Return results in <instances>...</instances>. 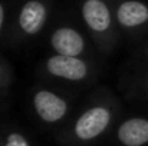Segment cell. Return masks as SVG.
Masks as SVG:
<instances>
[{
    "instance_id": "obj_7",
    "label": "cell",
    "mask_w": 148,
    "mask_h": 146,
    "mask_svg": "<svg viewBox=\"0 0 148 146\" xmlns=\"http://www.w3.org/2000/svg\"><path fill=\"white\" fill-rule=\"evenodd\" d=\"M46 17V6L39 0H30L20 10L19 27L25 36H36L43 29Z\"/></svg>"
},
{
    "instance_id": "obj_2",
    "label": "cell",
    "mask_w": 148,
    "mask_h": 146,
    "mask_svg": "<svg viewBox=\"0 0 148 146\" xmlns=\"http://www.w3.org/2000/svg\"><path fill=\"white\" fill-rule=\"evenodd\" d=\"M97 66L85 57L52 54L42 65V73L56 82L84 85L95 77Z\"/></svg>"
},
{
    "instance_id": "obj_1",
    "label": "cell",
    "mask_w": 148,
    "mask_h": 146,
    "mask_svg": "<svg viewBox=\"0 0 148 146\" xmlns=\"http://www.w3.org/2000/svg\"><path fill=\"white\" fill-rule=\"evenodd\" d=\"M119 112V103L111 92L94 96L86 106L60 132L63 145L88 146L95 143L114 126Z\"/></svg>"
},
{
    "instance_id": "obj_8",
    "label": "cell",
    "mask_w": 148,
    "mask_h": 146,
    "mask_svg": "<svg viewBox=\"0 0 148 146\" xmlns=\"http://www.w3.org/2000/svg\"><path fill=\"white\" fill-rule=\"evenodd\" d=\"M116 22L124 29H135L141 27L148 22V6L137 1V0H128L119 4L115 13Z\"/></svg>"
},
{
    "instance_id": "obj_4",
    "label": "cell",
    "mask_w": 148,
    "mask_h": 146,
    "mask_svg": "<svg viewBox=\"0 0 148 146\" xmlns=\"http://www.w3.org/2000/svg\"><path fill=\"white\" fill-rule=\"evenodd\" d=\"M82 17L86 27L102 42V50H111L109 32L112 29V16L102 0H86L82 6Z\"/></svg>"
},
{
    "instance_id": "obj_6",
    "label": "cell",
    "mask_w": 148,
    "mask_h": 146,
    "mask_svg": "<svg viewBox=\"0 0 148 146\" xmlns=\"http://www.w3.org/2000/svg\"><path fill=\"white\" fill-rule=\"evenodd\" d=\"M50 48L55 54L82 57L86 52V42L78 30L72 27H59L50 36Z\"/></svg>"
},
{
    "instance_id": "obj_5",
    "label": "cell",
    "mask_w": 148,
    "mask_h": 146,
    "mask_svg": "<svg viewBox=\"0 0 148 146\" xmlns=\"http://www.w3.org/2000/svg\"><path fill=\"white\" fill-rule=\"evenodd\" d=\"M114 138L119 146H147L148 145V117L131 116L121 120Z\"/></svg>"
},
{
    "instance_id": "obj_3",
    "label": "cell",
    "mask_w": 148,
    "mask_h": 146,
    "mask_svg": "<svg viewBox=\"0 0 148 146\" xmlns=\"http://www.w3.org/2000/svg\"><path fill=\"white\" fill-rule=\"evenodd\" d=\"M32 107L36 117L45 125L62 123L71 115L69 100L48 88L35 89L32 95Z\"/></svg>"
},
{
    "instance_id": "obj_10",
    "label": "cell",
    "mask_w": 148,
    "mask_h": 146,
    "mask_svg": "<svg viewBox=\"0 0 148 146\" xmlns=\"http://www.w3.org/2000/svg\"><path fill=\"white\" fill-rule=\"evenodd\" d=\"M12 82V76H10V69L6 65V62H3L0 59V88H7Z\"/></svg>"
},
{
    "instance_id": "obj_11",
    "label": "cell",
    "mask_w": 148,
    "mask_h": 146,
    "mask_svg": "<svg viewBox=\"0 0 148 146\" xmlns=\"http://www.w3.org/2000/svg\"><path fill=\"white\" fill-rule=\"evenodd\" d=\"M3 22H4V9H3V4L0 3V32L3 27Z\"/></svg>"
},
{
    "instance_id": "obj_12",
    "label": "cell",
    "mask_w": 148,
    "mask_h": 146,
    "mask_svg": "<svg viewBox=\"0 0 148 146\" xmlns=\"http://www.w3.org/2000/svg\"><path fill=\"white\" fill-rule=\"evenodd\" d=\"M143 90H144L145 95H148V77H145L144 82H143Z\"/></svg>"
},
{
    "instance_id": "obj_9",
    "label": "cell",
    "mask_w": 148,
    "mask_h": 146,
    "mask_svg": "<svg viewBox=\"0 0 148 146\" xmlns=\"http://www.w3.org/2000/svg\"><path fill=\"white\" fill-rule=\"evenodd\" d=\"M0 146H32L29 139L17 132V130H9L0 138Z\"/></svg>"
}]
</instances>
